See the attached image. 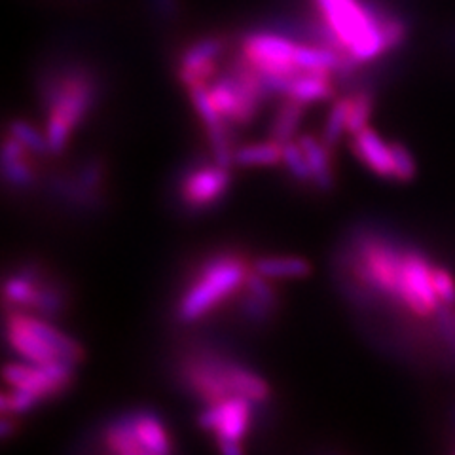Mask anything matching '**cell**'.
I'll return each mask as SVG.
<instances>
[{"instance_id":"1","label":"cell","mask_w":455,"mask_h":455,"mask_svg":"<svg viewBox=\"0 0 455 455\" xmlns=\"http://www.w3.org/2000/svg\"><path fill=\"white\" fill-rule=\"evenodd\" d=\"M323 21L332 28L341 50L357 63L387 52L383 21L387 16L361 0H315Z\"/></svg>"},{"instance_id":"9","label":"cell","mask_w":455,"mask_h":455,"mask_svg":"<svg viewBox=\"0 0 455 455\" xmlns=\"http://www.w3.org/2000/svg\"><path fill=\"white\" fill-rule=\"evenodd\" d=\"M6 338L8 344L18 351L27 361L33 364H50L57 361H65L60 353H57L48 341L42 339L31 326L27 324L25 315L18 309L10 313L6 319ZM68 363V361H65Z\"/></svg>"},{"instance_id":"22","label":"cell","mask_w":455,"mask_h":455,"mask_svg":"<svg viewBox=\"0 0 455 455\" xmlns=\"http://www.w3.org/2000/svg\"><path fill=\"white\" fill-rule=\"evenodd\" d=\"M347 110H349V95L338 99V101L331 108L329 118H326L323 142L331 150L334 148L339 137L344 135V132H347Z\"/></svg>"},{"instance_id":"28","label":"cell","mask_w":455,"mask_h":455,"mask_svg":"<svg viewBox=\"0 0 455 455\" xmlns=\"http://www.w3.org/2000/svg\"><path fill=\"white\" fill-rule=\"evenodd\" d=\"M156 6L160 8L162 13H175L177 12L175 0H156Z\"/></svg>"},{"instance_id":"20","label":"cell","mask_w":455,"mask_h":455,"mask_svg":"<svg viewBox=\"0 0 455 455\" xmlns=\"http://www.w3.org/2000/svg\"><path fill=\"white\" fill-rule=\"evenodd\" d=\"M232 387L235 396H245L256 404L267 401L269 396L267 383L259 374H254L252 370L239 366L235 363L232 366Z\"/></svg>"},{"instance_id":"7","label":"cell","mask_w":455,"mask_h":455,"mask_svg":"<svg viewBox=\"0 0 455 455\" xmlns=\"http://www.w3.org/2000/svg\"><path fill=\"white\" fill-rule=\"evenodd\" d=\"M296 46V42L279 35L254 33L245 36L241 52L260 75H281L294 78L302 73V68L294 63Z\"/></svg>"},{"instance_id":"13","label":"cell","mask_w":455,"mask_h":455,"mask_svg":"<svg viewBox=\"0 0 455 455\" xmlns=\"http://www.w3.org/2000/svg\"><path fill=\"white\" fill-rule=\"evenodd\" d=\"M27 152H31V150L25 148L16 137L8 135L4 139V145H3L4 179L18 188L31 187V182L35 180L33 167L27 160Z\"/></svg>"},{"instance_id":"16","label":"cell","mask_w":455,"mask_h":455,"mask_svg":"<svg viewBox=\"0 0 455 455\" xmlns=\"http://www.w3.org/2000/svg\"><path fill=\"white\" fill-rule=\"evenodd\" d=\"M254 272L267 279H302L311 274V266L298 256H266L254 262Z\"/></svg>"},{"instance_id":"15","label":"cell","mask_w":455,"mask_h":455,"mask_svg":"<svg viewBox=\"0 0 455 455\" xmlns=\"http://www.w3.org/2000/svg\"><path fill=\"white\" fill-rule=\"evenodd\" d=\"M40 287H42V281L36 279V274L31 272V269H25V272H20L6 279L4 300L13 307L36 309Z\"/></svg>"},{"instance_id":"10","label":"cell","mask_w":455,"mask_h":455,"mask_svg":"<svg viewBox=\"0 0 455 455\" xmlns=\"http://www.w3.org/2000/svg\"><path fill=\"white\" fill-rule=\"evenodd\" d=\"M351 137V148L366 167L372 169L378 177L395 179L391 145H386L383 139L370 127H364L363 132Z\"/></svg>"},{"instance_id":"6","label":"cell","mask_w":455,"mask_h":455,"mask_svg":"<svg viewBox=\"0 0 455 455\" xmlns=\"http://www.w3.org/2000/svg\"><path fill=\"white\" fill-rule=\"evenodd\" d=\"M232 366L217 355H194L182 366V378L202 401L215 404L224 398L235 396L232 387Z\"/></svg>"},{"instance_id":"27","label":"cell","mask_w":455,"mask_h":455,"mask_svg":"<svg viewBox=\"0 0 455 455\" xmlns=\"http://www.w3.org/2000/svg\"><path fill=\"white\" fill-rule=\"evenodd\" d=\"M433 281H435V289H436L440 302H443L444 306H455V279L448 272V269L435 266Z\"/></svg>"},{"instance_id":"8","label":"cell","mask_w":455,"mask_h":455,"mask_svg":"<svg viewBox=\"0 0 455 455\" xmlns=\"http://www.w3.org/2000/svg\"><path fill=\"white\" fill-rule=\"evenodd\" d=\"M230 187V173L228 169L215 164L196 167L180 184L182 202L192 209H207L228 192Z\"/></svg>"},{"instance_id":"19","label":"cell","mask_w":455,"mask_h":455,"mask_svg":"<svg viewBox=\"0 0 455 455\" xmlns=\"http://www.w3.org/2000/svg\"><path fill=\"white\" fill-rule=\"evenodd\" d=\"M304 107L306 103L298 101L294 97H289L275 114L272 130H269V139L281 142V145L292 140L294 132L298 130V125H300V120L304 116Z\"/></svg>"},{"instance_id":"21","label":"cell","mask_w":455,"mask_h":455,"mask_svg":"<svg viewBox=\"0 0 455 455\" xmlns=\"http://www.w3.org/2000/svg\"><path fill=\"white\" fill-rule=\"evenodd\" d=\"M374 107V95L368 90L355 92L349 95V110H347V133L355 135L363 132L366 127V122L372 114Z\"/></svg>"},{"instance_id":"24","label":"cell","mask_w":455,"mask_h":455,"mask_svg":"<svg viewBox=\"0 0 455 455\" xmlns=\"http://www.w3.org/2000/svg\"><path fill=\"white\" fill-rule=\"evenodd\" d=\"M283 162L287 165V169L291 171V175L302 182H309L311 180V167L309 162L306 158V152L302 150L300 142H284L283 145Z\"/></svg>"},{"instance_id":"5","label":"cell","mask_w":455,"mask_h":455,"mask_svg":"<svg viewBox=\"0 0 455 455\" xmlns=\"http://www.w3.org/2000/svg\"><path fill=\"white\" fill-rule=\"evenodd\" d=\"M251 419V401L245 396H230L209 404V408L199 416L202 429L215 435L220 451L234 455L241 453V440H243Z\"/></svg>"},{"instance_id":"23","label":"cell","mask_w":455,"mask_h":455,"mask_svg":"<svg viewBox=\"0 0 455 455\" xmlns=\"http://www.w3.org/2000/svg\"><path fill=\"white\" fill-rule=\"evenodd\" d=\"M224 50V40L217 36H209L197 40L196 44L184 50L180 55V65H194L204 61H215Z\"/></svg>"},{"instance_id":"12","label":"cell","mask_w":455,"mask_h":455,"mask_svg":"<svg viewBox=\"0 0 455 455\" xmlns=\"http://www.w3.org/2000/svg\"><path fill=\"white\" fill-rule=\"evenodd\" d=\"M306 158L311 167V182L323 192H331L334 188V175H332V156L331 148L323 140H317L313 135H302L298 139Z\"/></svg>"},{"instance_id":"4","label":"cell","mask_w":455,"mask_h":455,"mask_svg":"<svg viewBox=\"0 0 455 455\" xmlns=\"http://www.w3.org/2000/svg\"><path fill=\"white\" fill-rule=\"evenodd\" d=\"M73 363L57 361L50 364H8L4 379L12 386V393L3 395L4 414H23L42 401L61 395L73 381Z\"/></svg>"},{"instance_id":"14","label":"cell","mask_w":455,"mask_h":455,"mask_svg":"<svg viewBox=\"0 0 455 455\" xmlns=\"http://www.w3.org/2000/svg\"><path fill=\"white\" fill-rule=\"evenodd\" d=\"M140 446L147 455H165L171 451V440L160 418L152 411H137L132 416Z\"/></svg>"},{"instance_id":"2","label":"cell","mask_w":455,"mask_h":455,"mask_svg":"<svg viewBox=\"0 0 455 455\" xmlns=\"http://www.w3.org/2000/svg\"><path fill=\"white\" fill-rule=\"evenodd\" d=\"M46 105H48V125L46 139L52 154H60L70 132L84 120L90 112L95 99V82L85 68H70L60 76L46 80Z\"/></svg>"},{"instance_id":"18","label":"cell","mask_w":455,"mask_h":455,"mask_svg":"<svg viewBox=\"0 0 455 455\" xmlns=\"http://www.w3.org/2000/svg\"><path fill=\"white\" fill-rule=\"evenodd\" d=\"M105 443L107 448L114 453L120 455H147L145 448L140 446L135 427H133V419L132 416L122 418L120 421L112 423L107 427L105 433Z\"/></svg>"},{"instance_id":"3","label":"cell","mask_w":455,"mask_h":455,"mask_svg":"<svg viewBox=\"0 0 455 455\" xmlns=\"http://www.w3.org/2000/svg\"><path fill=\"white\" fill-rule=\"evenodd\" d=\"M251 269L235 254H217L202 264L177 306L180 323H194L228 300L245 284Z\"/></svg>"},{"instance_id":"11","label":"cell","mask_w":455,"mask_h":455,"mask_svg":"<svg viewBox=\"0 0 455 455\" xmlns=\"http://www.w3.org/2000/svg\"><path fill=\"white\" fill-rule=\"evenodd\" d=\"M334 95V82H332V70L324 68H311L302 70L300 75L292 78V88L289 97L298 99L302 103H315L331 99Z\"/></svg>"},{"instance_id":"17","label":"cell","mask_w":455,"mask_h":455,"mask_svg":"<svg viewBox=\"0 0 455 455\" xmlns=\"http://www.w3.org/2000/svg\"><path fill=\"white\" fill-rule=\"evenodd\" d=\"M283 162V145L274 139L267 142H254V145L241 147L234 152V164L239 167H262L277 165Z\"/></svg>"},{"instance_id":"26","label":"cell","mask_w":455,"mask_h":455,"mask_svg":"<svg viewBox=\"0 0 455 455\" xmlns=\"http://www.w3.org/2000/svg\"><path fill=\"white\" fill-rule=\"evenodd\" d=\"M393 150V165H395V180L408 182L416 175V162L411 158L410 150L401 142H391Z\"/></svg>"},{"instance_id":"25","label":"cell","mask_w":455,"mask_h":455,"mask_svg":"<svg viewBox=\"0 0 455 455\" xmlns=\"http://www.w3.org/2000/svg\"><path fill=\"white\" fill-rule=\"evenodd\" d=\"M10 135L16 137L25 148L31 150L33 154H46L50 152L48 147V139L42 137L35 127H31L28 124L21 122V120H13L10 124Z\"/></svg>"}]
</instances>
